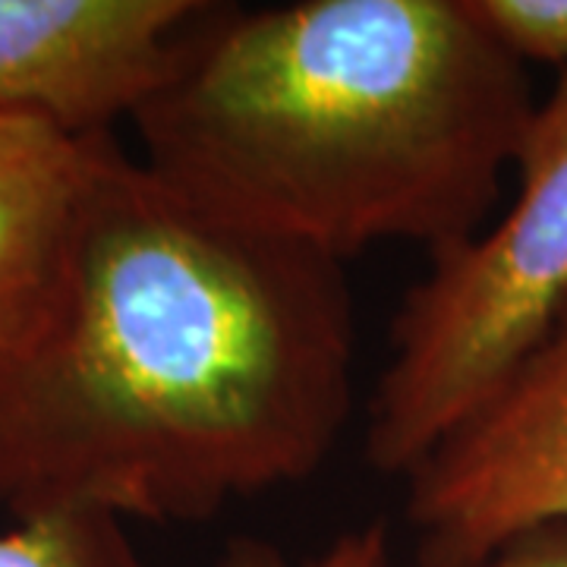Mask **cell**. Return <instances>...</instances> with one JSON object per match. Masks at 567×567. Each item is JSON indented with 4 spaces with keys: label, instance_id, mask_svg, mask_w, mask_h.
I'll return each instance as SVG.
<instances>
[{
    "label": "cell",
    "instance_id": "cell-8",
    "mask_svg": "<svg viewBox=\"0 0 567 567\" xmlns=\"http://www.w3.org/2000/svg\"><path fill=\"white\" fill-rule=\"evenodd\" d=\"M464 10L514 61L567 76V0H464Z\"/></svg>",
    "mask_w": 567,
    "mask_h": 567
},
{
    "label": "cell",
    "instance_id": "cell-1",
    "mask_svg": "<svg viewBox=\"0 0 567 567\" xmlns=\"http://www.w3.org/2000/svg\"><path fill=\"white\" fill-rule=\"evenodd\" d=\"M353 369L344 262L205 215L111 140L58 309L0 385V507L205 524L322 470Z\"/></svg>",
    "mask_w": 567,
    "mask_h": 567
},
{
    "label": "cell",
    "instance_id": "cell-3",
    "mask_svg": "<svg viewBox=\"0 0 567 567\" xmlns=\"http://www.w3.org/2000/svg\"><path fill=\"white\" fill-rule=\"evenodd\" d=\"M507 212L429 256L391 319L365 413V461L406 480L567 316V76L536 104Z\"/></svg>",
    "mask_w": 567,
    "mask_h": 567
},
{
    "label": "cell",
    "instance_id": "cell-5",
    "mask_svg": "<svg viewBox=\"0 0 567 567\" xmlns=\"http://www.w3.org/2000/svg\"><path fill=\"white\" fill-rule=\"evenodd\" d=\"M205 0H0V117L114 133Z\"/></svg>",
    "mask_w": 567,
    "mask_h": 567
},
{
    "label": "cell",
    "instance_id": "cell-9",
    "mask_svg": "<svg viewBox=\"0 0 567 567\" xmlns=\"http://www.w3.org/2000/svg\"><path fill=\"white\" fill-rule=\"evenodd\" d=\"M218 567H391L388 524L369 520L363 527L347 529L319 555L306 558L300 565H290L281 548L268 546L262 539H234Z\"/></svg>",
    "mask_w": 567,
    "mask_h": 567
},
{
    "label": "cell",
    "instance_id": "cell-2",
    "mask_svg": "<svg viewBox=\"0 0 567 567\" xmlns=\"http://www.w3.org/2000/svg\"><path fill=\"white\" fill-rule=\"evenodd\" d=\"M536 104L464 0L203 3L130 123L189 205L347 262L476 237Z\"/></svg>",
    "mask_w": 567,
    "mask_h": 567
},
{
    "label": "cell",
    "instance_id": "cell-10",
    "mask_svg": "<svg viewBox=\"0 0 567 567\" xmlns=\"http://www.w3.org/2000/svg\"><path fill=\"white\" fill-rule=\"evenodd\" d=\"M406 567H447V565H423L413 561ZM454 567H567V524L555 527H539L533 533H524L520 539L507 543L495 555H488L483 561Z\"/></svg>",
    "mask_w": 567,
    "mask_h": 567
},
{
    "label": "cell",
    "instance_id": "cell-6",
    "mask_svg": "<svg viewBox=\"0 0 567 567\" xmlns=\"http://www.w3.org/2000/svg\"><path fill=\"white\" fill-rule=\"evenodd\" d=\"M111 140L0 117V385L58 309L82 203Z\"/></svg>",
    "mask_w": 567,
    "mask_h": 567
},
{
    "label": "cell",
    "instance_id": "cell-4",
    "mask_svg": "<svg viewBox=\"0 0 567 567\" xmlns=\"http://www.w3.org/2000/svg\"><path fill=\"white\" fill-rule=\"evenodd\" d=\"M416 561L473 565L567 524V316L410 470Z\"/></svg>",
    "mask_w": 567,
    "mask_h": 567
},
{
    "label": "cell",
    "instance_id": "cell-7",
    "mask_svg": "<svg viewBox=\"0 0 567 567\" xmlns=\"http://www.w3.org/2000/svg\"><path fill=\"white\" fill-rule=\"evenodd\" d=\"M0 567H148L126 524L95 511H54L0 529Z\"/></svg>",
    "mask_w": 567,
    "mask_h": 567
}]
</instances>
